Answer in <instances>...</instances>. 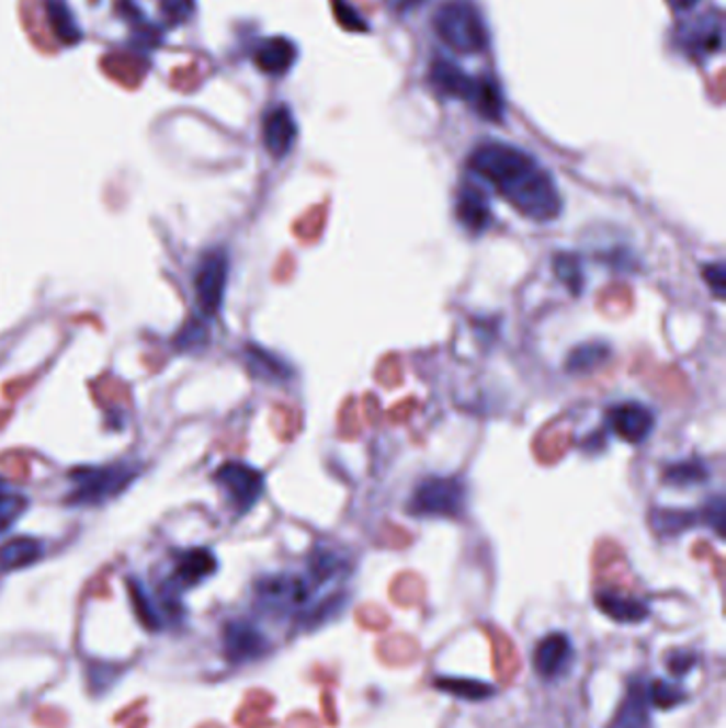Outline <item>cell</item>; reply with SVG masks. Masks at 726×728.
<instances>
[{"instance_id":"cell-1","label":"cell","mask_w":726,"mask_h":728,"mask_svg":"<svg viewBox=\"0 0 726 728\" xmlns=\"http://www.w3.org/2000/svg\"><path fill=\"white\" fill-rule=\"evenodd\" d=\"M469 167L524 218L552 221L560 216L563 201L556 183L524 149L488 141L473 149Z\"/></svg>"},{"instance_id":"cell-2","label":"cell","mask_w":726,"mask_h":728,"mask_svg":"<svg viewBox=\"0 0 726 728\" xmlns=\"http://www.w3.org/2000/svg\"><path fill=\"white\" fill-rule=\"evenodd\" d=\"M433 24H435L439 38L447 47H452L461 54H477L488 43L484 22H481L479 13L475 11V7L467 0L443 2L436 9Z\"/></svg>"},{"instance_id":"cell-3","label":"cell","mask_w":726,"mask_h":728,"mask_svg":"<svg viewBox=\"0 0 726 728\" xmlns=\"http://www.w3.org/2000/svg\"><path fill=\"white\" fill-rule=\"evenodd\" d=\"M467 505V488L456 477H429L418 484L407 511L420 517H458Z\"/></svg>"},{"instance_id":"cell-4","label":"cell","mask_w":726,"mask_h":728,"mask_svg":"<svg viewBox=\"0 0 726 728\" xmlns=\"http://www.w3.org/2000/svg\"><path fill=\"white\" fill-rule=\"evenodd\" d=\"M258 605L269 614H296L311 599V582L303 576H275L256 585Z\"/></svg>"},{"instance_id":"cell-5","label":"cell","mask_w":726,"mask_h":728,"mask_svg":"<svg viewBox=\"0 0 726 728\" xmlns=\"http://www.w3.org/2000/svg\"><path fill=\"white\" fill-rule=\"evenodd\" d=\"M135 477L124 465L105 467V469H79L75 471V492L71 494V503H99L110 497H115L120 490L128 486V481Z\"/></svg>"},{"instance_id":"cell-6","label":"cell","mask_w":726,"mask_h":728,"mask_svg":"<svg viewBox=\"0 0 726 728\" xmlns=\"http://www.w3.org/2000/svg\"><path fill=\"white\" fill-rule=\"evenodd\" d=\"M228 280V255L222 250H214L203 255L196 275H194V291H196V303L203 311V316L214 318L222 307V298L226 291Z\"/></svg>"},{"instance_id":"cell-7","label":"cell","mask_w":726,"mask_h":728,"mask_svg":"<svg viewBox=\"0 0 726 728\" xmlns=\"http://www.w3.org/2000/svg\"><path fill=\"white\" fill-rule=\"evenodd\" d=\"M219 486L226 490L230 503L239 513L252 510L264 492V477L243 463H226L216 474Z\"/></svg>"},{"instance_id":"cell-8","label":"cell","mask_w":726,"mask_h":728,"mask_svg":"<svg viewBox=\"0 0 726 728\" xmlns=\"http://www.w3.org/2000/svg\"><path fill=\"white\" fill-rule=\"evenodd\" d=\"M266 635L248 619H232L224 628V652L230 662H250L266 655Z\"/></svg>"},{"instance_id":"cell-9","label":"cell","mask_w":726,"mask_h":728,"mask_svg":"<svg viewBox=\"0 0 726 728\" xmlns=\"http://www.w3.org/2000/svg\"><path fill=\"white\" fill-rule=\"evenodd\" d=\"M656 418L642 402H620L610 409V426L626 443H642L650 437Z\"/></svg>"},{"instance_id":"cell-10","label":"cell","mask_w":726,"mask_h":728,"mask_svg":"<svg viewBox=\"0 0 726 728\" xmlns=\"http://www.w3.org/2000/svg\"><path fill=\"white\" fill-rule=\"evenodd\" d=\"M456 218L467 232L481 235L490 228L492 212L486 192L477 183H465L456 198Z\"/></svg>"},{"instance_id":"cell-11","label":"cell","mask_w":726,"mask_h":728,"mask_svg":"<svg viewBox=\"0 0 726 728\" xmlns=\"http://www.w3.org/2000/svg\"><path fill=\"white\" fill-rule=\"evenodd\" d=\"M571 658H574V646H571L569 637L563 633H552L537 644L533 662L542 678L552 680L567 671V667L571 664Z\"/></svg>"},{"instance_id":"cell-12","label":"cell","mask_w":726,"mask_h":728,"mask_svg":"<svg viewBox=\"0 0 726 728\" xmlns=\"http://www.w3.org/2000/svg\"><path fill=\"white\" fill-rule=\"evenodd\" d=\"M296 122L288 107H275L266 113L262 124V139L264 147L273 158L288 156L294 141H296Z\"/></svg>"},{"instance_id":"cell-13","label":"cell","mask_w":726,"mask_h":728,"mask_svg":"<svg viewBox=\"0 0 726 728\" xmlns=\"http://www.w3.org/2000/svg\"><path fill=\"white\" fill-rule=\"evenodd\" d=\"M431 81L441 94L456 96L467 103H472L475 88H477V79H473L465 71H461L456 65H452L450 60H443V58H436L433 62Z\"/></svg>"},{"instance_id":"cell-14","label":"cell","mask_w":726,"mask_h":728,"mask_svg":"<svg viewBox=\"0 0 726 728\" xmlns=\"http://www.w3.org/2000/svg\"><path fill=\"white\" fill-rule=\"evenodd\" d=\"M682 43L692 56H710L723 45V22L716 15H705L692 22L682 33Z\"/></svg>"},{"instance_id":"cell-15","label":"cell","mask_w":726,"mask_h":728,"mask_svg":"<svg viewBox=\"0 0 726 728\" xmlns=\"http://www.w3.org/2000/svg\"><path fill=\"white\" fill-rule=\"evenodd\" d=\"M214 571H216V558L209 549L185 551L178 560V569H175V578H173V594L178 592V588H188V585L203 582Z\"/></svg>"},{"instance_id":"cell-16","label":"cell","mask_w":726,"mask_h":728,"mask_svg":"<svg viewBox=\"0 0 726 728\" xmlns=\"http://www.w3.org/2000/svg\"><path fill=\"white\" fill-rule=\"evenodd\" d=\"M296 60V49L288 38H269L256 52V65L269 75H284L291 71Z\"/></svg>"},{"instance_id":"cell-17","label":"cell","mask_w":726,"mask_h":728,"mask_svg":"<svg viewBox=\"0 0 726 728\" xmlns=\"http://www.w3.org/2000/svg\"><path fill=\"white\" fill-rule=\"evenodd\" d=\"M597 605L603 610V614H608L610 618L616 622H624V624H637L642 619L648 618V605L622 594V592H614V590H605L597 596Z\"/></svg>"},{"instance_id":"cell-18","label":"cell","mask_w":726,"mask_h":728,"mask_svg":"<svg viewBox=\"0 0 726 728\" xmlns=\"http://www.w3.org/2000/svg\"><path fill=\"white\" fill-rule=\"evenodd\" d=\"M616 728H653L648 714V692L633 686L617 714Z\"/></svg>"},{"instance_id":"cell-19","label":"cell","mask_w":726,"mask_h":728,"mask_svg":"<svg viewBox=\"0 0 726 728\" xmlns=\"http://www.w3.org/2000/svg\"><path fill=\"white\" fill-rule=\"evenodd\" d=\"M41 558V546L35 539H13L7 546L0 547V567L2 569H18L26 567Z\"/></svg>"},{"instance_id":"cell-20","label":"cell","mask_w":726,"mask_h":728,"mask_svg":"<svg viewBox=\"0 0 726 728\" xmlns=\"http://www.w3.org/2000/svg\"><path fill=\"white\" fill-rule=\"evenodd\" d=\"M610 359V348L605 343H590L576 348L567 359L569 373H588Z\"/></svg>"},{"instance_id":"cell-21","label":"cell","mask_w":726,"mask_h":728,"mask_svg":"<svg viewBox=\"0 0 726 728\" xmlns=\"http://www.w3.org/2000/svg\"><path fill=\"white\" fill-rule=\"evenodd\" d=\"M47 15H49L54 33L63 38L65 43H77L81 38V31L77 29L73 15H71V11L67 9L65 2L49 0L47 2Z\"/></svg>"},{"instance_id":"cell-22","label":"cell","mask_w":726,"mask_h":728,"mask_svg":"<svg viewBox=\"0 0 726 728\" xmlns=\"http://www.w3.org/2000/svg\"><path fill=\"white\" fill-rule=\"evenodd\" d=\"M246 361H248L250 371L254 375H258V377H269V379H284V377H288V371H286L284 364L275 361L271 354L262 352L256 345H248Z\"/></svg>"},{"instance_id":"cell-23","label":"cell","mask_w":726,"mask_h":728,"mask_svg":"<svg viewBox=\"0 0 726 728\" xmlns=\"http://www.w3.org/2000/svg\"><path fill=\"white\" fill-rule=\"evenodd\" d=\"M554 273L556 277L569 288L571 294H580L583 284L580 258L574 254H558L554 258Z\"/></svg>"},{"instance_id":"cell-24","label":"cell","mask_w":726,"mask_h":728,"mask_svg":"<svg viewBox=\"0 0 726 728\" xmlns=\"http://www.w3.org/2000/svg\"><path fill=\"white\" fill-rule=\"evenodd\" d=\"M94 397L107 407H111V405H128V399H131L126 384H122L115 377L99 379V384L94 386Z\"/></svg>"},{"instance_id":"cell-25","label":"cell","mask_w":726,"mask_h":728,"mask_svg":"<svg viewBox=\"0 0 726 728\" xmlns=\"http://www.w3.org/2000/svg\"><path fill=\"white\" fill-rule=\"evenodd\" d=\"M665 479L671 481L673 486H694V484H701L707 479V471L701 463H682V465H676L671 467L667 474H665Z\"/></svg>"},{"instance_id":"cell-26","label":"cell","mask_w":726,"mask_h":728,"mask_svg":"<svg viewBox=\"0 0 726 728\" xmlns=\"http://www.w3.org/2000/svg\"><path fill=\"white\" fill-rule=\"evenodd\" d=\"M684 698H687V694H684V691L680 686L662 682V680L654 682L653 689L648 692V701L653 705H656V707H660V709H669V707L682 703Z\"/></svg>"},{"instance_id":"cell-27","label":"cell","mask_w":726,"mask_h":728,"mask_svg":"<svg viewBox=\"0 0 726 728\" xmlns=\"http://www.w3.org/2000/svg\"><path fill=\"white\" fill-rule=\"evenodd\" d=\"M26 510V499L15 494H0V533L7 531Z\"/></svg>"},{"instance_id":"cell-28","label":"cell","mask_w":726,"mask_h":728,"mask_svg":"<svg viewBox=\"0 0 726 728\" xmlns=\"http://www.w3.org/2000/svg\"><path fill=\"white\" fill-rule=\"evenodd\" d=\"M703 280L707 284V288L714 292V296L718 300H723L726 296V266L725 262H712L703 266Z\"/></svg>"},{"instance_id":"cell-29","label":"cell","mask_w":726,"mask_h":728,"mask_svg":"<svg viewBox=\"0 0 726 728\" xmlns=\"http://www.w3.org/2000/svg\"><path fill=\"white\" fill-rule=\"evenodd\" d=\"M725 499L723 497H714L707 508L703 511V520L707 526H712L716 531L718 537H725Z\"/></svg>"},{"instance_id":"cell-30","label":"cell","mask_w":726,"mask_h":728,"mask_svg":"<svg viewBox=\"0 0 726 728\" xmlns=\"http://www.w3.org/2000/svg\"><path fill=\"white\" fill-rule=\"evenodd\" d=\"M205 341H207V328L203 327L198 320H192L178 337L180 350L201 348V345H205Z\"/></svg>"},{"instance_id":"cell-31","label":"cell","mask_w":726,"mask_h":728,"mask_svg":"<svg viewBox=\"0 0 726 728\" xmlns=\"http://www.w3.org/2000/svg\"><path fill=\"white\" fill-rule=\"evenodd\" d=\"M0 465H2V471L9 477H13V479H26L29 477V463L20 454H4L0 458Z\"/></svg>"},{"instance_id":"cell-32","label":"cell","mask_w":726,"mask_h":728,"mask_svg":"<svg viewBox=\"0 0 726 728\" xmlns=\"http://www.w3.org/2000/svg\"><path fill=\"white\" fill-rule=\"evenodd\" d=\"M31 377H22V379H13V382H9L4 388H2V393H4V397L9 399V401H15V399H20L29 388H31Z\"/></svg>"},{"instance_id":"cell-33","label":"cell","mask_w":726,"mask_h":728,"mask_svg":"<svg viewBox=\"0 0 726 728\" xmlns=\"http://www.w3.org/2000/svg\"><path fill=\"white\" fill-rule=\"evenodd\" d=\"M395 11L399 13H407V11H413L416 7H420L424 0H386Z\"/></svg>"},{"instance_id":"cell-34","label":"cell","mask_w":726,"mask_h":728,"mask_svg":"<svg viewBox=\"0 0 726 728\" xmlns=\"http://www.w3.org/2000/svg\"><path fill=\"white\" fill-rule=\"evenodd\" d=\"M669 2H671V7L678 9V11H690L699 0H669Z\"/></svg>"},{"instance_id":"cell-35","label":"cell","mask_w":726,"mask_h":728,"mask_svg":"<svg viewBox=\"0 0 726 728\" xmlns=\"http://www.w3.org/2000/svg\"><path fill=\"white\" fill-rule=\"evenodd\" d=\"M7 416H9V413H2V411H0V426L7 422Z\"/></svg>"}]
</instances>
